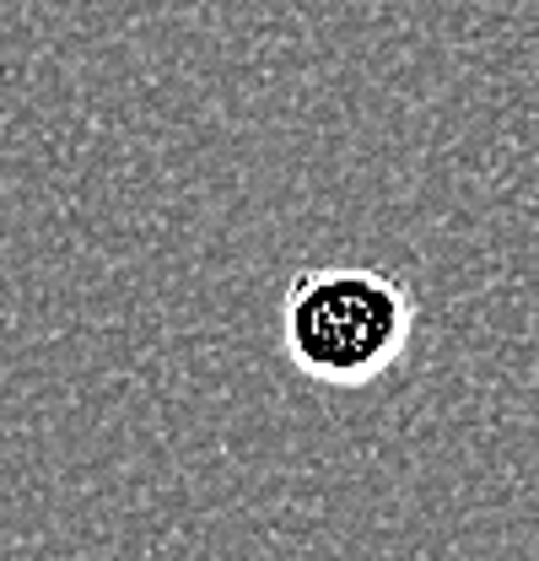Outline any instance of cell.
Here are the masks:
<instances>
[{"mask_svg":"<svg viewBox=\"0 0 539 561\" xmlns=\"http://www.w3.org/2000/svg\"><path fill=\"white\" fill-rule=\"evenodd\" d=\"M410 335L415 297L367 265H313L280 297V351L324 389H362L383 378L410 351Z\"/></svg>","mask_w":539,"mask_h":561,"instance_id":"1","label":"cell"}]
</instances>
